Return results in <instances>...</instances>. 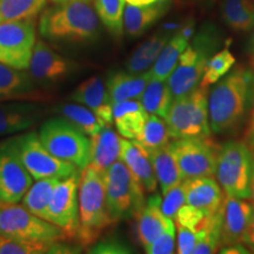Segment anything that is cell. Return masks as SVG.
Listing matches in <instances>:
<instances>
[{"label": "cell", "instance_id": "4dcf8cb0", "mask_svg": "<svg viewBox=\"0 0 254 254\" xmlns=\"http://www.w3.org/2000/svg\"><path fill=\"white\" fill-rule=\"evenodd\" d=\"M59 178H45L32 185L23 196V206L33 214L49 221V204Z\"/></svg>", "mask_w": 254, "mask_h": 254}, {"label": "cell", "instance_id": "30bf717a", "mask_svg": "<svg viewBox=\"0 0 254 254\" xmlns=\"http://www.w3.org/2000/svg\"><path fill=\"white\" fill-rule=\"evenodd\" d=\"M0 234L15 239L44 241H68L62 228L44 220L21 205L0 201Z\"/></svg>", "mask_w": 254, "mask_h": 254}, {"label": "cell", "instance_id": "bcb514c9", "mask_svg": "<svg viewBox=\"0 0 254 254\" xmlns=\"http://www.w3.org/2000/svg\"><path fill=\"white\" fill-rule=\"evenodd\" d=\"M219 253H226V254H244L250 253L247 247L244 246V244H236V245L224 246L219 250Z\"/></svg>", "mask_w": 254, "mask_h": 254}, {"label": "cell", "instance_id": "d4e9b609", "mask_svg": "<svg viewBox=\"0 0 254 254\" xmlns=\"http://www.w3.org/2000/svg\"><path fill=\"white\" fill-rule=\"evenodd\" d=\"M161 198L158 194L151 195L145 201L136 218V233L144 249L150 246L166 227L170 218L165 217L160 209Z\"/></svg>", "mask_w": 254, "mask_h": 254}, {"label": "cell", "instance_id": "d6986e66", "mask_svg": "<svg viewBox=\"0 0 254 254\" xmlns=\"http://www.w3.org/2000/svg\"><path fill=\"white\" fill-rule=\"evenodd\" d=\"M186 202L212 217L220 209L224 201L221 186L212 177L185 179Z\"/></svg>", "mask_w": 254, "mask_h": 254}, {"label": "cell", "instance_id": "277c9868", "mask_svg": "<svg viewBox=\"0 0 254 254\" xmlns=\"http://www.w3.org/2000/svg\"><path fill=\"white\" fill-rule=\"evenodd\" d=\"M221 37L213 24L206 23L193 34L189 46L180 56L173 72L167 78L173 99L195 90L204 75L207 60L217 52Z\"/></svg>", "mask_w": 254, "mask_h": 254}, {"label": "cell", "instance_id": "c3c4849f", "mask_svg": "<svg viewBox=\"0 0 254 254\" xmlns=\"http://www.w3.org/2000/svg\"><path fill=\"white\" fill-rule=\"evenodd\" d=\"M251 198L254 204V160L252 158V172H251Z\"/></svg>", "mask_w": 254, "mask_h": 254}, {"label": "cell", "instance_id": "4316f807", "mask_svg": "<svg viewBox=\"0 0 254 254\" xmlns=\"http://www.w3.org/2000/svg\"><path fill=\"white\" fill-rule=\"evenodd\" d=\"M150 78V71L138 73V74L123 71L111 73L107 79L106 87L112 104L125 100L140 99Z\"/></svg>", "mask_w": 254, "mask_h": 254}, {"label": "cell", "instance_id": "9a60e30c", "mask_svg": "<svg viewBox=\"0 0 254 254\" xmlns=\"http://www.w3.org/2000/svg\"><path fill=\"white\" fill-rule=\"evenodd\" d=\"M221 247L245 244L253 213V204L247 199L226 195L221 205Z\"/></svg>", "mask_w": 254, "mask_h": 254}, {"label": "cell", "instance_id": "7a4b0ae2", "mask_svg": "<svg viewBox=\"0 0 254 254\" xmlns=\"http://www.w3.org/2000/svg\"><path fill=\"white\" fill-rule=\"evenodd\" d=\"M100 20L88 1L53 4L44 9L39 19L41 37L52 41L84 43L99 34Z\"/></svg>", "mask_w": 254, "mask_h": 254}, {"label": "cell", "instance_id": "b9f144b4", "mask_svg": "<svg viewBox=\"0 0 254 254\" xmlns=\"http://www.w3.org/2000/svg\"><path fill=\"white\" fill-rule=\"evenodd\" d=\"M88 253L94 254H128L133 253L132 247L120 237L110 236L95 241L87 247Z\"/></svg>", "mask_w": 254, "mask_h": 254}, {"label": "cell", "instance_id": "d590c367", "mask_svg": "<svg viewBox=\"0 0 254 254\" xmlns=\"http://www.w3.org/2000/svg\"><path fill=\"white\" fill-rule=\"evenodd\" d=\"M47 0H0V21L36 18Z\"/></svg>", "mask_w": 254, "mask_h": 254}, {"label": "cell", "instance_id": "f1b7e54d", "mask_svg": "<svg viewBox=\"0 0 254 254\" xmlns=\"http://www.w3.org/2000/svg\"><path fill=\"white\" fill-rule=\"evenodd\" d=\"M148 154H150L155 177H157L163 194L183 182L182 173H180L176 158L171 151L170 144L159 150L152 151Z\"/></svg>", "mask_w": 254, "mask_h": 254}, {"label": "cell", "instance_id": "74e56055", "mask_svg": "<svg viewBox=\"0 0 254 254\" xmlns=\"http://www.w3.org/2000/svg\"><path fill=\"white\" fill-rule=\"evenodd\" d=\"M52 243L15 239L0 234V254H41L49 253Z\"/></svg>", "mask_w": 254, "mask_h": 254}, {"label": "cell", "instance_id": "5bb4252c", "mask_svg": "<svg viewBox=\"0 0 254 254\" xmlns=\"http://www.w3.org/2000/svg\"><path fill=\"white\" fill-rule=\"evenodd\" d=\"M78 69L77 63L57 53L45 41H36L28 65V74L38 85L53 86L66 80Z\"/></svg>", "mask_w": 254, "mask_h": 254}, {"label": "cell", "instance_id": "7dc6e473", "mask_svg": "<svg viewBox=\"0 0 254 254\" xmlns=\"http://www.w3.org/2000/svg\"><path fill=\"white\" fill-rule=\"evenodd\" d=\"M158 1V0H125V2L131 5H135V6H142V5H148L152 4V2Z\"/></svg>", "mask_w": 254, "mask_h": 254}, {"label": "cell", "instance_id": "3957f363", "mask_svg": "<svg viewBox=\"0 0 254 254\" xmlns=\"http://www.w3.org/2000/svg\"><path fill=\"white\" fill-rule=\"evenodd\" d=\"M79 231L75 241L90 247L114 224L106 206L104 178L92 165L81 170L78 187Z\"/></svg>", "mask_w": 254, "mask_h": 254}, {"label": "cell", "instance_id": "484cf974", "mask_svg": "<svg viewBox=\"0 0 254 254\" xmlns=\"http://www.w3.org/2000/svg\"><path fill=\"white\" fill-rule=\"evenodd\" d=\"M112 116L119 134L125 139L134 140L141 132L148 113L140 101L132 99L113 103Z\"/></svg>", "mask_w": 254, "mask_h": 254}, {"label": "cell", "instance_id": "4fadbf2b", "mask_svg": "<svg viewBox=\"0 0 254 254\" xmlns=\"http://www.w3.org/2000/svg\"><path fill=\"white\" fill-rule=\"evenodd\" d=\"M80 172L60 179L49 204V221L62 228L68 241H75L79 231L78 187Z\"/></svg>", "mask_w": 254, "mask_h": 254}, {"label": "cell", "instance_id": "f907efd6", "mask_svg": "<svg viewBox=\"0 0 254 254\" xmlns=\"http://www.w3.org/2000/svg\"><path fill=\"white\" fill-rule=\"evenodd\" d=\"M67 1H75V0H51V2H52V4H60V2H67ZM79 1L91 2L92 0H79Z\"/></svg>", "mask_w": 254, "mask_h": 254}, {"label": "cell", "instance_id": "ba28073f", "mask_svg": "<svg viewBox=\"0 0 254 254\" xmlns=\"http://www.w3.org/2000/svg\"><path fill=\"white\" fill-rule=\"evenodd\" d=\"M43 145L57 158L69 161L79 170L91 163V140L65 118L46 120L39 131Z\"/></svg>", "mask_w": 254, "mask_h": 254}, {"label": "cell", "instance_id": "9c48e42d", "mask_svg": "<svg viewBox=\"0 0 254 254\" xmlns=\"http://www.w3.org/2000/svg\"><path fill=\"white\" fill-rule=\"evenodd\" d=\"M252 154L244 141H228L219 152L215 177L226 195L251 198Z\"/></svg>", "mask_w": 254, "mask_h": 254}, {"label": "cell", "instance_id": "cb8c5ba5", "mask_svg": "<svg viewBox=\"0 0 254 254\" xmlns=\"http://www.w3.org/2000/svg\"><path fill=\"white\" fill-rule=\"evenodd\" d=\"M120 139L111 125L104 126L97 134L91 136L90 165L101 174L120 159Z\"/></svg>", "mask_w": 254, "mask_h": 254}, {"label": "cell", "instance_id": "e575fe53", "mask_svg": "<svg viewBox=\"0 0 254 254\" xmlns=\"http://www.w3.org/2000/svg\"><path fill=\"white\" fill-rule=\"evenodd\" d=\"M94 9L107 31L113 37H122L125 0H94Z\"/></svg>", "mask_w": 254, "mask_h": 254}, {"label": "cell", "instance_id": "8992f818", "mask_svg": "<svg viewBox=\"0 0 254 254\" xmlns=\"http://www.w3.org/2000/svg\"><path fill=\"white\" fill-rule=\"evenodd\" d=\"M109 213L114 222L135 218L145 205L144 186L122 159L103 174Z\"/></svg>", "mask_w": 254, "mask_h": 254}, {"label": "cell", "instance_id": "f35d334b", "mask_svg": "<svg viewBox=\"0 0 254 254\" xmlns=\"http://www.w3.org/2000/svg\"><path fill=\"white\" fill-rule=\"evenodd\" d=\"M164 199L161 200L160 209L165 217L174 220L177 212L186 202V184L185 180L178 184L177 186L172 187L165 193Z\"/></svg>", "mask_w": 254, "mask_h": 254}, {"label": "cell", "instance_id": "7bdbcfd3", "mask_svg": "<svg viewBox=\"0 0 254 254\" xmlns=\"http://www.w3.org/2000/svg\"><path fill=\"white\" fill-rule=\"evenodd\" d=\"M178 228V249L177 253L190 254L198 243V232L177 225Z\"/></svg>", "mask_w": 254, "mask_h": 254}, {"label": "cell", "instance_id": "8d00e7d4", "mask_svg": "<svg viewBox=\"0 0 254 254\" xmlns=\"http://www.w3.org/2000/svg\"><path fill=\"white\" fill-rule=\"evenodd\" d=\"M234 64H236V57L232 55V52L228 49L215 52L207 60L204 75H202L201 81H200V86L208 87L209 85L215 84L231 71Z\"/></svg>", "mask_w": 254, "mask_h": 254}, {"label": "cell", "instance_id": "2e32d148", "mask_svg": "<svg viewBox=\"0 0 254 254\" xmlns=\"http://www.w3.org/2000/svg\"><path fill=\"white\" fill-rule=\"evenodd\" d=\"M32 179L20 160L0 145V201H20L32 186Z\"/></svg>", "mask_w": 254, "mask_h": 254}, {"label": "cell", "instance_id": "60d3db41", "mask_svg": "<svg viewBox=\"0 0 254 254\" xmlns=\"http://www.w3.org/2000/svg\"><path fill=\"white\" fill-rule=\"evenodd\" d=\"M174 245H176V226H174V220L170 219L165 230L150 246L146 247L145 252L148 254H171L174 252Z\"/></svg>", "mask_w": 254, "mask_h": 254}, {"label": "cell", "instance_id": "836d02e7", "mask_svg": "<svg viewBox=\"0 0 254 254\" xmlns=\"http://www.w3.org/2000/svg\"><path fill=\"white\" fill-rule=\"evenodd\" d=\"M170 131L165 119L155 114H150L141 132L134 140L138 141L150 153L152 151L167 146L170 144Z\"/></svg>", "mask_w": 254, "mask_h": 254}, {"label": "cell", "instance_id": "8fae6325", "mask_svg": "<svg viewBox=\"0 0 254 254\" xmlns=\"http://www.w3.org/2000/svg\"><path fill=\"white\" fill-rule=\"evenodd\" d=\"M170 148L176 158L183 180L213 177L221 147L211 136L174 139Z\"/></svg>", "mask_w": 254, "mask_h": 254}, {"label": "cell", "instance_id": "ac0fdd59", "mask_svg": "<svg viewBox=\"0 0 254 254\" xmlns=\"http://www.w3.org/2000/svg\"><path fill=\"white\" fill-rule=\"evenodd\" d=\"M193 34H194V21L190 20L187 21L179 31H177L170 38L160 55L158 56L157 60L152 65L150 69L152 78L167 80L179 62L182 53L189 46Z\"/></svg>", "mask_w": 254, "mask_h": 254}, {"label": "cell", "instance_id": "7c38bea8", "mask_svg": "<svg viewBox=\"0 0 254 254\" xmlns=\"http://www.w3.org/2000/svg\"><path fill=\"white\" fill-rule=\"evenodd\" d=\"M36 41V18L0 21V63L25 71Z\"/></svg>", "mask_w": 254, "mask_h": 254}, {"label": "cell", "instance_id": "603a6c76", "mask_svg": "<svg viewBox=\"0 0 254 254\" xmlns=\"http://www.w3.org/2000/svg\"><path fill=\"white\" fill-rule=\"evenodd\" d=\"M33 79L28 73L15 69L0 63V101L5 100H39Z\"/></svg>", "mask_w": 254, "mask_h": 254}, {"label": "cell", "instance_id": "1f68e13d", "mask_svg": "<svg viewBox=\"0 0 254 254\" xmlns=\"http://www.w3.org/2000/svg\"><path fill=\"white\" fill-rule=\"evenodd\" d=\"M221 13L232 30L247 32L254 27V0H224Z\"/></svg>", "mask_w": 254, "mask_h": 254}, {"label": "cell", "instance_id": "ee69618b", "mask_svg": "<svg viewBox=\"0 0 254 254\" xmlns=\"http://www.w3.org/2000/svg\"><path fill=\"white\" fill-rule=\"evenodd\" d=\"M250 114L249 119H247V125L245 133H244V142L249 146V148L254 146V81L252 87V94H251L250 101Z\"/></svg>", "mask_w": 254, "mask_h": 254}, {"label": "cell", "instance_id": "681fc988", "mask_svg": "<svg viewBox=\"0 0 254 254\" xmlns=\"http://www.w3.org/2000/svg\"><path fill=\"white\" fill-rule=\"evenodd\" d=\"M247 50H249L250 55H254V27H253L252 36H251V38H250L249 46H247Z\"/></svg>", "mask_w": 254, "mask_h": 254}, {"label": "cell", "instance_id": "ffe728a7", "mask_svg": "<svg viewBox=\"0 0 254 254\" xmlns=\"http://www.w3.org/2000/svg\"><path fill=\"white\" fill-rule=\"evenodd\" d=\"M43 114L44 107L34 103L0 104V136L26 131Z\"/></svg>", "mask_w": 254, "mask_h": 254}, {"label": "cell", "instance_id": "5b68a950", "mask_svg": "<svg viewBox=\"0 0 254 254\" xmlns=\"http://www.w3.org/2000/svg\"><path fill=\"white\" fill-rule=\"evenodd\" d=\"M1 146L13 153L36 180L45 178L64 179L81 171L69 161L57 158L51 153L36 132L13 136L2 142Z\"/></svg>", "mask_w": 254, "mask_h": 254}, {"label": "cell", "instance_id": "f6af8a7d", "mask_svg": "<svg viewBox=\"0 0 254 254\" xmlns=\"http://www.w3.org/2000/svg\"><path fill=\"white\" fill-rule=\"evenodd\" d=\"M247 250L250 251V253H254V204H253V213L252 218H251V222L249 230H247L246 238H245V244Z\"/></svg>", "mask_w": 254, "mask_h": 254}, {"label": "cell", "instance_id": "ab89813d", "mask_svg": "<svg viewBox=\"0 0 254 254\" xmlns=\"http://www.w3.org/2000/svg\"><path fill=\"white\" fill-rule=\"evenodd\" d=\"M208 218L209 217H207L204 212L200 211L199 208L187 204L183 205L179 208L176 217H174V221L177 222V225H180V226L187 227L190 230L196 232L204 226Z\"/></svg>", "mask_w": 254, "mask_h": 254}, {"label": "cell", "instance_id": "e0dca14e", "mask_svg": "<svg viewBox=\"0 0 254 254\" xmlns=\"http://www.w3.org/2000/svg\"><path fill=\"white\" fill-rule=\"evenodd\" d=\"M69 98L74 103L81 104L97 114L106 125L113 123L112 101L104 80L99 77H91L81 82L72 92Z\"/></svg>", "mask_w": 254, "mask_h": 254}, {"label": "cell", "instance_id": "44dd1931", "mask_svg": "<svg viewBox=\"0 0 254 254\" xmlns=\"http://www.w3.org/2000/svg\"><path fill=\"white\" fill-rule=\"evenodd\" d=\"M120 159L141 183L145 190L154 193L157 190L158 180L148 152L135 140L120 139Z\"/></svg>", "mask_w": 254, "mask_h": 254}, {"label": "cell", "instance_id": "816d5d0a", "mask_svg": "<svg viewBox=\"0 0 254 254\" xmlns=\"http://www.w3.org/2000/svg\"><path fill=\"white\" fill-rule=\"evenodd\" d=\"M250 66L251 69L254 71V55H250Z\"/></svg>", "mask_w": 254, "mask_h": 254}, {"label": "cell", "instance_id": "6da1fadb", "mask_svg": "<svg viewBox=\"0 0 254 254\" xmlns=\"http://www.w3.org/2000/svg\"><path fill=\"white\" fill-rule=\"evenodd\" d=\"M253 81L252 69L239 66L215 82L207 98L208 120L212 132L222 134L240 125L250 107Z\"/></svg>", "mask_w": 254, "mask_h": 254}, {"label": "cell", "instance_id": "f546056e", "mask_svg": "<svg viewBox=\"0 0 254 254\" xmlns=\"http://www.w3.org/2000/svg\"><path fill=\"white\" fill-rule=\"evenodd\" d=\"M173 100L172 92L170 90L167 80H160L152 77L140 97V103L146 112L148 114H155L163 119H166Z\"/></svg>", "mask_w": 254, "mask_h": 254}, {"label": "cell", "instance_id": "7402d4cb", "mask_svg": "<svg viewBox=\"0 0 254 254\" xmlns=\"http://www.w3.org/2000/svg\"><path fill=\"white\" fill-rule=\"evenodd\" d=\"M172 0H158L148 5L127 4L124 9V30L128 36L139 37L170 11Z\"/></svg>", "mask_w": 254, "mask_h": 254}, {"label": "cell", "instance_id": "52a82bcc", "mask_svg": "<svg viewBox=\"0 0 254 254\" xmlns=\"http://www.w3.org/2000/svg\"><path fill=\"white\" fill-rule=\"evenodd\" d=\"M208 87L199 86L173 100L165 119L172 139L211 136L208 120Z\"/></svg>", "mask_w": 254, "mask_h": 254}, {"label": "cell", "instance_id": "83f0119b", "mask_svg": "<svg viewBox=\"0 0 254 254\" xmlns=\"http://www.w3.org/2000/svg\"><path fill=\"white\" fill-rule=\"evenodd\" d=\"M173 26H166L164 30L157 32L150 39L140 44L129 57L126 63L127 71L131 73H142L152 67L158 56L163 51L167 41L173 36Z\"/></svg>", "mask_w": 254, "mask_h": 254}, {"label": "cell", "instance_id": "d6a6232c", "mask_svg": "<svg viewBox=\"0 0 254 254\" xmlns=\"http://www.w3.org/2000/svg\"><path fill=\"white\" fill-rule=\"evenodd\" d=\"M58 111L64 118L88 136L97 134L104 126H106V124L93 111L84 105H78V103L62 105Z\"/></svg>", "mask_w": 254, "mask_h": 254}, {"label": "cell", "instance_id": "f5cc1de1", "mask_svg": "<svg viewBox=\"0 0 254 254\" xmlns=\"http://www.w3.org/2000/svg\"><path fill=\"white\" fill-rule=\"evenodd\" d=\"M250 151H251V154H252V158H253V160H254V146H253V147L250 148Z\"/></svg>", "mask_w": 254, "mask_h": 254}]
</instances>
